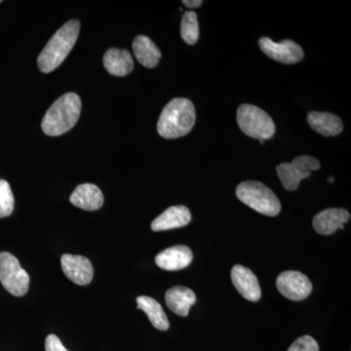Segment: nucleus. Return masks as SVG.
Masks as SVG:
<instances>
[{
	"mask_svg": "<svg viewBox=\"0 0 351 351\" xmlns=\"http://www.w3.org/2000/svg\"><path fill=\"white\" fill-rule=\"evenodd\" d=\"M240 201L258 213L276 217L280 213L281 203L271 189L260 182H241L237 189Z\"/></svg>",
	"mask_w": 351,
	"mask_h": 351,
	"instance_id": "4",
	"label": "nucleus"
},
{
	"mask_svg": "<svg viewBox=\"0 0 351 351\" xmlns=\"http://www.w3.org/2000/svg\"><path fill=\"white\" fill-rule=\"evenodd\" d=\"M133 51L138 63L145 68L154 69L161 59V52L151 38L138 36L133 41Z\"/></svg>",
	"mask_w": 351,
	"mask_h": 351,
	"instance_id": "19",
	"label": "nucleus"
},
{
	"mask_svg": "<svg viewBox=\"0 0 351 351\" xmlns=\"http://www.w3.org/2000/svg\"><path fill=\"white\" fill-rule=\"evenodd\" d=\"M319 168L318 159L304 156L297 157L291 163H281L277 166L276 170L284 189L294 191L299 188L302 180L308 178L313 171H317Z\"/></svg>",
	"mask_w": 351,
	"mask_h": 351,
	"instance_id": "7",
	"label": "nucleus"
},
{
	"mask_svg": "<svg viewBox=\"0 0 351 351\" xmlns=\"http://www.w3.org/2000/svg\"><path fill=\"white\" fill-rule=\"evenodd\" d=\"M61 263L64 276L77 285H87L93 279V265L87 258L64 254Z\"/></svg>",
	"mask_w": 351,
	"mask_h": 351,
	"instance_id": "10",
	"label": "nucleus"
},
{
	"mask_svg": "<svg viewBox=\"0 0 351 351\" xmlns=\"http://www.w3.org/2000/svg\"><path fill=\"white\" fill-rule=\"evenodd\" d=\"M137 304L138 308L142 309L147 314L152 326L160 331L169 329V321L158 302L147 295H140L137 298Z\"/></svg>",
	"mask_w": 351,
	"mask_h": 351,
	"instance_id": "20",
	"label": "nucleus"
},
{
	"mask_svg": "<svg viewBox=\"0 0 351 351\" xmlns=\"http://www.w3.org/2000/svg\"><path fill=\"white\" fill-rule=\"evenodd\" d=\"M288 351H319V346L313 337L306 335L295 341Z\"/></svg>",
	"mask_w": 351,
	"mask_h": 351,
	"instance_id": "23",
	"label": "nucleus"
},
{
	"mask_svg": "<svg viewBox=\"0 0 351 351\" xmlns=\"http://www.w3.org/2000/svg\"><path fill=\"white\" fill-rule=\"evenodd\" d=\"M165 302L171 311L186 317L189 315L191 306L196 302V295L191 289L175 286L166 292Z\"/></svg>",
	"mask_w": 351,
	"mask_h": 351,
	"instance_id": "16",
	"label": "nucleus"
},
{
	"mask_svg": "<svg viewBox=\"0 0 351 351\" xmlns=\"http://www.w3.org/2000/svg\"><path fill=\"white\" fill-rule=\"evenodd\" d=\"M104 66L110 75L125 76L133 71V58L127 50L110 48L104 56Z\"/></svg>",
	"mask_w": 351,
	"mask_h": 351,
	"instance_id": "18",
	"label": "nucleus"
},
{
	"mask_svg": "<svg viewBox=\"0 0 351 351\" xmlns=\"http://www.w3.org/2000/svg\"><path fill=\"white\" fill-rule=\"evenodd\" d=\"M80 32V21L71 20L51 38L38 56V66L41 73H52L61 66L75 45Z\"/></svg>",
	"mask_w": 351,
	"mask_h": 351,
	"instance_id": "2",
	"label": "nucleus"
},
{
	"mask_svg": "<svg viewBox=\"0 0 351 351\" xmlns=\"http://www.w3.org/2000/svg\"><path fill=\"white\" fill-rule=\"evenodd\" d=\"M307 122L314 131L325 137L338 136L343 128L341 119L330 112H309L307 115Z\"/></svg>",
	"mask_w": 351,
	"mask_h": 351,
	"instance_id": "17",
	"label": "nucleus"
},
{
	"mask_svg": "<svg viewBox=\"0 0 351 351\" xmlns=\"http://www.w3.org/2000/svg\"><path fill=\"white\" fill-rule=\"evenodd\" d=\"M237 123L244 134L258 141L269 140L276 134V124L271 117L256 106H240L237 110Z\"/></svg>",
	"mask_w": 351,
	"mask_h": 351,
	"instance_id": "5",
	"label": "nucleus"
},
{
	"mask_svg": "<svg viewBox=\"0 0 351 351\" xmlns=\"http://www.w3.org/2000/svg\"><path fill=\"white\" fill-rule=\"evenodd\" d=\"M232 280L242 297L250 302H258L262 295L260 283L252 270L243 265H237L232 267Z\"/></svg>",
	"mask_w": 351,
	"mask_h": 351,
	"instance_id": "11",
	"label": "nucleus"
},
{
	"mask_svg": "<svg viewBox=\"0 0 351 351\" xmlns=\"http://www.w3.org/2000/svg\"><path fill=\"white\" fill-rule=\"evenodd\" d=\"M193 258V252L189 247L178 245L160 252L156 257V263L160 269L175 271L188 267Z\"/></svg>",
	"mask_w": 351,
	"mask_h": 351,
	"instance_id": "12",
	"label": "nucleus"
},
{
	"mask_svg": "<svg viewBox=\"0 0 351 351\" xmlns=\"http://www.w3.org/2000/svg\"><path fill=\"white\" fill-rule=\"evenodd\" d=\"M46 351H69L55 335H49L45 341Z\"/></svg>",
	"mask_w": 351,
	"mask_h": 351,
	"instance_id": "24",
	"label": "nucleus"
},
{
	"mask_svg": "<svg viewBox=\"0 0 351 351\" xmlns=\"http://www.w3.org/2000/svg\"><path fill=\"white\" fill-rule=\"evenodd\" d=\"M0 282L10 294L23 297L29 287V276L12 254L0 253Z\"/></svg>",
	"mask_w": 351,
	"mask_h": 351,
	"instance_id": "6",
	"label": "nucleus"
},
{
	"mask_svg": "<svg viewBox=\"0 0 351 351\" xmlns=\"http://www.w3.org/2000/svg\"><path fill=\"white\" fill-rule=\"evenodd\" d=\"M181 36L182 40L189 45H195L197 43L199 38V25L195 12L188 11L182 16Z\"/></svg>",
	"mask_w": 351,
	"mask_h": 351,
	"instance_id": "21",
	"label": "nucleus"
},
{
	"mask_svg": "<svg viewBox=\"0 0 351 351\" xmlns=\"http://www.w3.org/2000/svg\"><path fill=\"white\" fill-rule=\"evenodd\" d=\"M71 204L86 210V211H96L100 209L104 204L103 193L99 186L93 184H80L73 191L69 198Z\"/></svg>",
	"mask_w": 351,
	"mask_h": 351,
	"instance_id": "15",
	"label": "nucleus"
},
{
	"mask_svg": "<svg viewBox=\"0 0 351 351\" xmlns=\"http://www.w3.org/2000/svg\"><path fill=\"white\" fill-rule=\"evenodd\" d=\"M276 287L284 297L292 301H302L313 291V284L307 276L295 270H288L279 274Z\"/></svg>",
	"mask_w": 351,
	"mask_h": 351,
	"instance_id": "8",
	"label": "nucleus"
},
{
	"mask_svg": "<svg viewBox=\"0 0 351 351\" xmlns=\"http://www.w3.org/2000/svg\"><path fill=\"white\" fill-rule=\"evenodd\" d=\"M14 195L10 184L4 180H0V219L6 218L13 213Z\"/></svg>",
	"mask_w": 351,
	"mask_h": 351,
	"instance_id": "22",
	"label": "nucleus"
},
{
	"mask_svg": "<svg viewBox=\"0 0 351 351\" xmlns=\"http://www.w3.org/2000/svg\"><path fill=\"white\" fill-rule=\"evenodd\" d=\"M1 2H2L1 0H0V3H1Z\"/></svg>",
	"mask_w": 351,
	"mask_h": 351,
	"instance_id": "27",
	"label": "nucleus"
},
{
	"mask_svg": "<svg viewBox=\"0 0 351 351\" xmlns=\"http://www.w3.org/2000/svg\"><path fill=\"white\" fill-rule=\"evenodd\" d=\"M82 112V100L75 93H66L59 99L44 115L41 128L51 137L63 135L75 127Z\"/></svg>",
	"mask_w": 351,
	"mask_h": 351,
	"instance_id": "3",
	"label": "nucleus"
},
{
	"mask_svg": "<svg viewBox=\"0 0 351 351\" xmlns=\"http://www.w3.org/2000/svg\"><path fill=\"white\" fill-rule=\"evenodd\" d=\"M195 108L191 101L176 98L163 108L157 122V132L165 138H178L188 135L195 126Z\"/></svg>",
	"mask_w": 351,
	"mask_h": 351,
	"instance_id": "1",
	"label": "nucleus"
},
{
	"mask_svg": "<svg viewBox=\"0 0 351 351\" xmlns=\"http://www.w3.org/2000/svg\"><path fill=\"white\" fill-rule=\"evenodd\" d=\"M350 218V212L341 208H330L316 215L313 219L315 232L322 235H330L338 228L343 230L345 223Z\"/></svg>",
	"mask_w": 351,
	"mask_h": 351,
	"instance_id": "13",
	"label": "nucleus"
},
{
	"mask_svg": "<svg viewBox=\"0 0 351 351\" xmlns=\"http://www.w3.org/2000/svg\"><path fill=\"white\" fill-rule=\"evenodd\" d=\"M191 221V214L186 206H172L168 208L160 216L152 223L154 232L174 230L188 226Z\"/></svg>",
	"mask_w": 351,
	"mask_h": 351,
	"instance_id": "14",
	"label": "nucleus"
},
{
	"mask_svg": "<svg viewBox=\"0 0 351 351\" xmlns=\"http://www.w3.org/2000/svg\"><path fill=\"white\" fill-rule=\"evenodd\" d=\"M182 3L189 8H198L202 4V1L201 0H184Z\"/></svg>",
	"mask_w": 351,
	"mask_h": 351,
	"instance_id": "25",
	"label": "nucleus"
},
{
	"mask_svg": "<svg viewBox=\"0 0 351 351\" xmlns=\"http://www.w3.org/2000/svg\"><path fill=\"white\" fill-rule=\"evenodd\" d=\"M258 44L265 55L280 63L297 64L304 58V51L301 46L288 39L282 43H274L269 38H262Z\"/></svg>",
	"mask_w": 351,
	"mask_h": 351,
	"instance_id": "9",
	"label": "nucleus"
},
{
	"mask_svg": "<svg viewBox=\"0 0 351 351\" xmlns=\"http://www.w3.org/2000/svg\"><path fill=\"white\" fill-rule=\"evenodd\" d=\"M335 179L332 177H330L329 179H328V182H334Z\"/></svg>",
	"mask_w": 351,
	"mask_h": 351,
	"instance_id": "26",
	"label": "nucleus"
}]
</instances>
